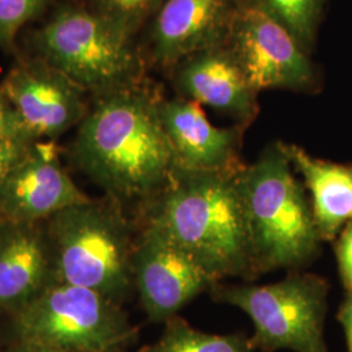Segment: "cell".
<instances>
[{
	"label": "cell",
	"instance_id": "obj_13",
	"mask_svg": "<svg viewBox=\"0 0 352 352\" xmlns=\"http://www.w3.org/2000/svg\"><path fill=\"white\" fill-rule=\"evenodd\" d=\"M174 85L179 97L209 106L238 126L247 128L258 113V93L225 43L182 59L174 67Z\"/></svg>",
	"mask_w": 352,
	"mask_h": 352
},
{
	"label": "cell",
	"instance_id": "obj_5",
	"mask_svg": "<svg viewBox=\"0 0 352 352\" xmlns=\"http://www.w3.org/2000/svg\"><path fill=\"white\" fill-rule=\"evenodd\" d=\"M20 342L69 352H124L139 331L119 302L56 280L14 311Z\"/></svg>",
	"mask_w": 352,
	"mask_h": 352
},
{
	"label": "cell",
	"instance_id": "obj_9",
	"mask_svg": "<svg viewBox=\"0 0 352 352\" xmlns=\"http://www.w3.org/2000/svg\"><path fill=\"white\" fill-rule=\"evenodd\" d=\"M219 280L188 252L160 231L144 226L133 254V285L154 322H166Z\"/></svg>",
	"mask_w": 352,
	"mask_h": 352
},
{
	"label": "cell",
	"instance_id": "obj_10",
	"mask_svg": "<svg viewBox=\"0 0 352 352\" xmlns=\"http://www.w3.org/2000/svg\"><path fill=\"white\" fill-rule=\"evenodd\" d=\"M89 200L65 173L52 145L30 146L0 184V215L17 223H37Z\"/></svg>",
	"mask_w": 352,
	"mask_h": 352
},
{
	"label": "cell",
	"instance_id": "obj_2",
	"mask_svg": "<svg viewBox=\"0 0 352 352\" xmlns=\"http://www.w3.org/2000/svg\"><path fill=\"white\" fill-rule=\"evenodd\" d=\"M238 173L177 167L168 186L144 205L145 226L188 252L217 280L257 277L236 186Z\"/></svg>",
	"mask_w": 352,
	"mask_h": 352
},
{
	"label": "cell",
	"instance_id": "obj_20",
	"mask_svg": "<svg viewBox=\"0 0 352 352\" xmlns=\"http://www.w3.org/2000/svg\"><path fill=\"white\" fill-rule=\"evenodd\" d=\"M46 0H0V41L11 42L17 30L42 8Z\"/></svg>",
	"mask_w": 352,
	"mask_h": 352
},
{
	"label": "cell",
	"instance_id": "obj_11",
	"mask_svg": "<svg viewBox=\"0 0 352 352\" xmlns=\"http://www.w3.org/2000/svg\"><path fill=\"white\" fill-rule=\"evenodd\" d=\"M158 111L179 168L209 173L243 168L240 149L245 126H215L201 104L179 96L160 100Z\"/></svg>",
	"mask_w": 352,
	"mask_h": 352
},
{
	"label": "cell",
	"instance_id": "obj_12",
	"mask_svg": "<svg viewBox=\"0 0 352 352\" xmlns=\"http://www.w3.org/2000/svg\"><path fill=\"white\" fill-rule=\"evenodd\" d=\"M243 0H164L153 17L151 55L174 68L193 52L223 45Z\"/></svg>",
	"mask_w": 352,
	"mask_h": 352
},
{
	"label": "cell",
	"instance_id": "obj_1",
	"mask_svg": "<svg viewBox=\"0 0 352 352\" xmlns=\"http://www.w3.org/2000/svg\"><path fill=\"white\" fill-rule=\"evenodd\" d=\"M158 103L133 85L102 96L82 119L76 139L77 161L115 202L145 205L175 174V154Z\"/></svg>",
	"mask_w": 352,
	"mask_h": 352
},
{
	"label": "cell",
	"instance_id": "obj_18",
	"mask_svg": "<svg viewBox=\"0 0 352 352\" xmlns=\"http://www.w3.org/2000/svg\"><path fill=\"white\" fill-rule=\"evenodd\" d=\"M285 26L311 54L327 0H248Z\"/></svg>",
	"mask_w": 352,
	"mask_h": 352
},
{
	"label": "cell",
	"instance_id": "obj_17",
	"mask_svg": "<svg viewBox=\"0 0 352 352\" xmlns=\"http://www.w3.org/2000/svg\"><path fill=\"white\" fill-rule=\"evenodd\" d=\"M161 338L141 352H253V338L244 334H210L190 327L179 316L167 320Z\"/></svg>",
	"mask_w": 352,
	"mask_h": 352
},
{
	"label": "cell",
	"instance_id": "obj_3",
	"mask_svg": "<svg viewBox=\"0 0 352 352\" xmlns=\"http://www.w3.org/2000/svg\"><path fill=\"white\" fill-rule=\"evenodd\" d=\"M236 186L257 277L315 258L322 240L285 142L270 144L253 164H244Z\"/></svg>",
	"mask_w": 352,
	"mask_h": 352
},
{
	"label": "cell",
	"instance_id": "obj_23",
	"mask_svg": "<svg viewBox=\"0 0 352 352\" xmlns=\"http://www.w3.org/2000/svg\"><path fill=\"white\" fill-rule=\"evenodd\" d=\"M19 135H26V133L20 124V120L13 111L12 107L6 104V102L3 101V97H0V140L19 136Z\"/></svg>",
	"mask_w": 352,
	"mask_h": 352
},
{
	"label": "cell",
	"instance_id": "obj_4",
	"mask_svg": "<svg viewBox=\"0 0 352 352\" xmlns=\"http://www.w3.org/2000/svg\"><path fill=\"white\" fill-rule=\"evenodd\" d=\"M49 235L59 282L118 302L132 289L136 241L116 202L89 200L65 208L49 218Z\"/></svg>",
	"mask_w": 352,
	"mask_h": 352
},
{
	"label": "cell",
	"instance_id": "obj_27",
	"mask_svg": "<svg viewBox=\"0 0 352 352\" xmlns=\"http://www.w3.org/2000/svg\"><path fill=\"white\" fill-rule=\"evenodd\" d=\"M0 97H3V96H1V93H0Z\"/></svg>",
	"mask_w": 352,
	"mask_h": 352
},
{
	"label": "cell",
	"instance_id": "obj_24",
	"mask_svg": "<svg viewBox=\"0 0 352 352\" xmlns=\"http://www.w3.org/2000/svg\"><path fill=\"white\" fill-rule=\"evenodd\" d=\"M338 320L344 330L347 352H352V294H349L346 300L340 305Z\"/></svg>",
	"mask_w": 352,
	"mask_h": 352
},
{
	"label": "cell",
	"instance_id": "obj_8",
	"mask_svg": "<svg viewBox=\"0 0 352 352\" xmlns=\"http://www.w3.org/2000/svg\"><path fill=\"white\" fill-rule=\"evenodd\" d=\"M252 88L307 91L317 82L309 54L285 26L243 0L225 42Z\"/></svg>",
	"mask_w": 352,
	"mask_h": 352
},
{
	"label": "cell",
	"instance_id": "obj_19",
	"mask_svg": "<svg viewBox=\"0 0 352 352\" xmlns=\"http://www.w3.org/2000/svg\"><path fill=\"white\" fill-rule=\"evenodd\" d=\"M164 0H93L94 12L132 37L149 17H154Z\"/></svg>",
	"mask_w": 352,
	"mask_h": 352
},
{
	"label": "cell",
	"instance_id": "obj_21",
	"mask_svg": "<svg viewBox=\"0 0 352 352\" xmlns=\"http://www.w3.org/2000/svg\"><path fill=\"white\" fill-rule=\"evenodd\" d=\"M29 139L26 135H19L0 140V184L30 148Z\"/></svg>",
	"mask_w": 352,
	"mask_h": 352
},
{
	"label": "cell",
	"instance_id": "obj_7",
	"mask_svg": "<svg viewBox=\"0 0 352 352\" xmlns=\"http://www.w3.org/2000/svg\"><path fill=\"white\" fill-rule=\"evenodd\" d=\"M131 38L94 11L71 8L42 28L38 43L68 80L104 96L136 85L140 62Z\"/></svg>",
	"mask_w": 352,
	"mask_h": 352
},
{
	"label": "cell",
	"instance_id": "obj_14",
	"mask_svg": "<svg viewBox=\"0 0 352 352\" xmlns=\"http://www.w3.org/2000/svg\"><path fill=\"white\" fill-rule=\"evenodd\" d=\"M4 94L30 139L55 138L84 115L77 90L60 76L17 69L6 80Z\"/></svg>",
	"mask_w": 352,
	"mask_h": 352
},
{
	"label": "cell",
	"instance_id": "obj_26",
	"mask_svg": "<svg viewBox=\"0 0 352 352\" xmlns=\"http://www.w3.org/2000/svg\"><path fill=\"white\" fill-rule=\"evenodd\" d=\"M4 221H6V219H4V218H3V217H1V215H0V226H1V225H3V222H4Z\"/></svg>",
	"mask_w": 352,
	"mask_h": 352
},
{
	"label": "cell",
	"instance_id": "obj_15",
	"mask_svg": "<svg viewBox=\"0 0 352 352\" xmlns=\"http://www.w3.org/2000/svg\"><path fill=\"white\" fill-rule=\"evenodd\" d=\"M50 251L36 223L0 226V309L16 311L46 286Z\"/></svg>",
	"mask_w": 352,
	"mask_h": 352
},
{
	"label": "cell",
	"instance_id": "obj_16",
	"mask_svg": "<svg viewBox=\"0 0 352 352\" xmlns=\"http://www.w3.org/2000/svg\"><path fill=\"white\" fill-rule=\"evenodd\" d=\"M285 148L308 190L316 226L322 241H334L352 221V164L316 158L295 144Z\"/></svg>",
	"mask_w": 352,
	"mask_h": 352
},
{
	"label": "cell",
	"instance_id": "obj_22",
	"mask_svg": "<svg viewBox=\"0 0 352 352\" xmlns=\"http://www.w3.org/2000/svg\"><path fill=\"white\" fill-rule=\"evenodd\" d=\"M336 253L343 285L347 292L352 294V221L340 231Z\"/></svg>",
	"mask_w": 352,
	"mask_h": 352
},
{
	"label": "cell",
	"instance_id": "obj_6",
	"mask_svg": "<svg viewBox=\"0 0 352 352\" xmlns=\"http://www.w3.org/2000/svg\"><path fill=\"white\" fill-rule=\"evenodd\" d=\"M214 300L238 307L254 325L256 350L329 352L324 338L327 283L314 274H289L265 286H221Z\"/></svg>",
	"mask_w": 352,
	"mask_h": 352
},
{
	"label": "cell",
	"instance_id": "obj_25",
	"mask_svg": "<svg viewBox=\"0 0 352 352\" xmlns=\"http://www.w3.org/2000/svg\"><path fill=\"white\" fill-rule=\"evenodd\" d=\"M8 352H69L64 350H58L52 347H46V346H39V344H33V343H25L20 342L19 346H16L12 350Z\"/></svg>",
	"mask_w": 352,
	"mask_h": 352
}]
</instances>
